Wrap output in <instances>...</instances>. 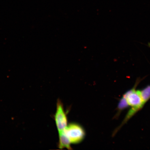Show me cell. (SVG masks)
Masks as SVG:
<instances>
[{"label":"cell","mask_w":150,"mask_h":150,"mask_svg":"<svg viewBox=\"0 0 150 150\" xmlns=\"http://www.w3.org/2000/svg\"><path fill=\"white\" fill-rule=\"evenodd\" d=\"M142 80L138 78L134 87L125 93L123 97L125 99L129 107L136 109L139 111L141 110L147 103L142 99L140 90H137L136 87Z\"/></svg>","instance_id":"6da1fadb"},{"label":"cell","mask_w":150,"mask_h":150,"mask_svg":"<svg viewBox=\"0 0 150 150\" xmlns=\"http://www.w3.org/2000/svg\"><path fill=\"white\" fill-rule=\"evenodd\" d=\"M70 140L71 144H78L83 140L85 132L81 126L76 123H71L62 131Z\"/></svg>","instance_id":"7a4b0ae2"},{"label":"cell","mask_w":150,"mask_h":150,"mask_svg":"<svg viewBox=\"0 0 150 150\" xmlns=\"http://www.w3.org/2000/svg\"><path fill=\"white\" fill-rule=\"evenodd\" d=\"M54 118L58 132L59 133L64 130L68 125V121L63 103L59 99L57 101L56 111Z\"/></svg>","instance_id":"3957f363"},{"label":"cell","mask_w":150,"mask_h":150,"mask_svg":"<svg viewBox=\"0 0 150 150\" xmlns=\"http://www.w3.org/2000/svg\"><path fill=\"white\" fill-rule=\"evenodd\" d=\"M71 144L70 140L63 131L59 133L58 147L59 149H66L68 150L72 149L71 146Z\"/></svg>","instance_id":"277c9868"},{"label":"cell","mask_w":150,"mask_h":150,"mask_svg":"<svg viewBox=\"0 0 150 150\" xmlns=\"http://www.w3.org/2000/svg\"><path fill=\"white\" fill-rule=\"evenodd\" d=\"M140 91L142 99L147 102L150 99V85L140 90Z\"/></svg>","instance_id":"5b68a950"}]
</instances>
